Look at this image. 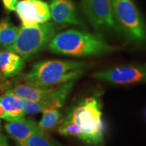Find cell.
I'll use <instances>...</instances> for the list:
<instances>
[{
	"label": "cell",
	"mask_w": 146,
	"mask_h": 146,
	"mask_svg": "<svg viewBox=\"0 0 146 146\" xmlns=\"http://www.w3.org/2000/svg\"><path fill=\"white\" fill-rule=\"evenodd\" d=\"M49 7L51 18L55 23L83 26L76 5L72 0H51Z\"/></svg>",
	"instance_id": "obj_10"
},
{
	"label": "cell",
	"mask_w": 146,
	"mask_h": 146,
	"mask_svg": "<svg viewBox=\"0 0 146 146\" xmlns=\"http://www.w3.org/2000/svg\"><path fill=\"white\" fill-rule=\"evenodd\" d=\"M57 31L56 25L48 22L31 27L22 26L13 44L3 49L17 54L24 60H30L49 45Z\"/></svg>",
	"instance_id": "obj_5"
},
{
	"label": "cell",
	"mask_w": 146,
	"mask_h": 146,
	"mask_svg": "<svg viewBox=\"0 0 146 146\" xmlns=\"http://www.w3.org/2000/svg\"><path fill=\"white\" fill-rule=\"evenodd\" d=\"M145 117H146V110H145Z\"/></svg>",
	"instance_id": "obj_21"
},
{
	"label": "cell",
	"mask_w": 146,
	"mask_h": 146,
	"mask_svg": "<svg viewBox=\"0 0 146 146\" xmlns=\"http://www.w3.org/2000/svg\"><path fill=\"white\" fill-rule=\"evenodd\" d=\"M25 66L21 56L14 52L4 50L0 52V74L5 77L17 75Z\"/></svg>",
	"instance_id": "obj_13"
},
{
	"label": "cell",
	"mask_w": 146,
	"mask_h": 146,
	"mask_svg": "<svg viewBox=\"0 0 146 146\" xmlns=\"http://www.w3.org/2000/svg\"><path fill=\"white\" fill-rule=\"evenodd\" d=\"M0 106L3 110L2 119L8 122L25 118L22 99L12 91L0 96Z\"/></svg>",
	"instance_id": "obj_12"
},
{
	"label": "cell",
	"mask_w": 146,
	"mask_h": 146,
	"mask_svg": "<svg viewBox=\"0 0 146 146\" xmlns=\"http://www.w3.org/2000/svg\"><path fill=\"white\" fill-rule=\"evenodd\" d=\"M89 64L74 60H50L33 65L24 78L27 85L50 87L70 81H76L86 72Z\"/></svg>",
	"instance_id": "obj_2"
},
{
	"label": "cell",
	"mask_w": 146,
	"mask_h": 146,
	"mask_svg": "<svg viewBox=\"0 0 146 146\" xmlns=\"http://www.w3.org/2000/svg\"><path fill=\"white\" fill-rule=\"evenodd\" d=\"M5 129L18 145L23 144L32 134L41 130L33 120L25 118L8 121L5 124Z\"/></svg>",
	"instance_id": "obj_11"
},
{
	"label": "cell",
	"mask_w": 146,
	"mask_h": 146,
	"mask_svg": "<svg viewBox=\"0 0 146 146\" xmlns=\"http://www.w3.org/2000/svg\"><path fill=\"white\" fill-rule=\"evenodd\" d=\"M5 7L10 11L15 10L18 0H2Z\"/></svg>",
	"instance_id": "obj_18"
},
{
	"label": "cell",
	"mask_w": 146,
	"mask_h": 146,
	"mask_svg": "<svg viewBox=\"0 0 146 146\" xmlns=\"http://www.w3.org/2000/svg\"><path fill=\"white\" fill-rule=\"evenodd\" d=\"M0 146H8L7 138L1 133H0Z\"/></svg>",
	"instance_id": "obj_19"
},
{
	"label": "cell",
	"mask_w": 146,
	"mask_h": 146,
	"mask_svg": "<svg viewBox=\"0 0 146 146\" xmlns=\"http://www.w3.org/2000/svg\"><path fill=\"white\" fill-rule=\"evenodd\" d=\"M75 81H70L62 83L59 87L53 89L52 93L41 101L34 102L22 99L25 114H35L47 109L61 108L72 90Z\"/></svg>",
	"instance_id": "obj_8"
},
{
	"label": "cell",
	"mask_w": 146,
	"mask_h": 146,
	"mask_svg": "<svg viewBox=\"0 0 146 146\" xmlns=\"http://www.w3.org/2000/svg\"><path fill=\"white\" fill-rule=\"evenodd\" d=\"M50 52L73 57H87L109 54L116 47L100 35L70 29L56 34L48 45Z\"/></svg>",
	"instance_id": "obj_1"
},
{
	"label": "cell",
	"mask_w": 146,
	"mask_h": 146,
	"mask_svg": "<svg viewBox=\"0 0 146 146\" xmlns=\"http://www.w3.org/2000/svg\"><path fill=\"white\" fill-rule=\"evenodd\" d=\"M53 89L50 87H36L27 84H21L10 91L23 100L39 102L45 99L52 93Z\"/></svg>",
	"instance_id": "obj_14"
},
{
	"label": "cell",
	"mask_w": 146,
	"mask_h": 146,
	"mask_svg": "<svg viewBox=\"0 0 146 146\" xmlns=\"http://www.w3.org/2000/svg\"><path fill=\"white\" fill-rule=\"evenodd\" d=\"M0 128H1V120H0Z\"/></svg>",
	"instance_id": "obj_20"
},
{
	"label": "cell",
	"mask_w": 146,
	"mask_h": 146,
	"mask_svg": "<svg viewBox=\"0 0 146 146\" xmlns=\"http://www.w3.org/2000/svg\"><path fill=\"white\" fill-rule=\"evenodd\" d=\"M117 30L137 47L146 46V23L133 0H112Z\"/></svg>",
	"instance_id": "obj_4"
},
{
	"label": "cell",
	"mask_w": 146,
	"mask_h": 146,
	"mask_svg": "<svg viewBox=\"0 0 146 146\" xmlns=\"http://www.w3.org/2000/svg\"><path fill=\"white\" fill-rule=\"evenodd\" d=\"M15 10L23 27H31L45 23L51 18L49 5L42 0L18 1Z\"/></svg>",
	"instance_id": "obj_9"
},
{
	"label": "cell",
	"mask_w": 146,
	"mask_h": 146,
	"mask_svg": "<svg viewBox=\"0 0 146 146\" xmlns=\"http://www.w3.org/2000/svg\"><path fill=\"white\" fill-rule=\"evenodd\" d=\"M42 112L43 115L38 124V127L43 132L52 131L61 121L62 114L59 109H47Z\"/></svg>",
	"instance_id": "obj_16"
},
{
	"label": "cell",
	"mask_w": 146,
	"mask_h": 146,
	"mask_svg": "<svg viewBox=\"0 0 146 146\" xmlns=\"http://www.w3.org/2000/svg\"><path fill=\"white\" fill-rule=\"evenodd\" d=\"M81 5L84 14L96 31L117 30L112 0H81Z\"/></svg>",
	"instance_id": "obj_7"
},
{
	"label": "cell",
	"mask_w": 146,
	"mask_h": 146,
	"mask_svg": "<svg viewBox=\"0 0 146 146\" xmlns=\"http://www.w3.org/2000/svg\"><path fill=\"white\" fill-rule=\"evenodd\" d=\"M19 146H56L50 141L41 130L32 134L23 144Z\"/></svg>",
	"instance_id": "obj_17"
},
{
	"label": "cell",
	"mask_w": 146,
	"mask_h": 146,
	"mask_svg": "<svg viewBox=\"0 0 146 146\" xmlns=\"http://www.w3.org/2000/svg\"><path fill=\"white\" fill-rule=\"evenodd\" d=\"M18 31L19 28L14 26L8 19L0 22V47L5 48L13 44Z\"/></svg>",
	"instance_id": "obj_15"
},
{
	"label": "cell",
	"mask_w": 146,
	"mask_h": 146,
	"mask_svg": "<svg viewBox=\"0 0 146 146\" xmlns=\"http://www.w3.org/2000/svg\"><path fill=\"white\" fill-rule=\"evenodd\" d=\"M66 116L79 128L83 135V141L95 146L104 145V126L98 97L84 98L74 106Z\"/></svg>",
	"instance_id": "obj_3"
},
{
	"label": "cell",
	"mask_w": 146,
	"mask_h": 146,
	"mask_svg": "<svg viewBox=\"0 0 146 146\" xmlns=\"http://www.w3.org/2000/svg\"><path fill=\"white\" fill-rule=\"evenodd\" d=\"M92 76L98 81L115 85L146 83V63L109 67L94 72Z\"/></svg>",
	"instance_id": "obj_6"
}]
</instances>
